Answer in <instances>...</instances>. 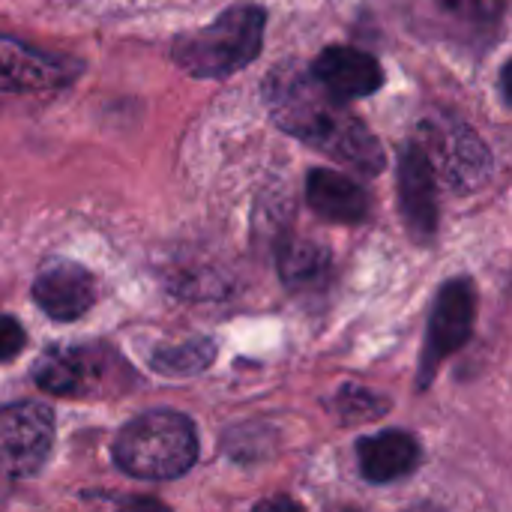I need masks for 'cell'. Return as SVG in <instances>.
I'll use <instances>...</instances> for the list:
<instances>
[{
  "instance_id": "cell-21",
  "label": "cell",
  "mask_w": 512,
  "mask_h": 512,
  "mask_svg": "<svg viewBox=\"0 0 512 512\" xmlns=\"http://www.w3.org/2000/svg\"><path fill=\"white\" fill-rule=\"evenodd\" d=\"M408 512H438V510H429V507H417V510H408Z\"/></svg>"
},
{
  "instance_id": "cell-17",
  "label": "cell",
  "mask_w": 512,
  "mask_h": 512,
  "mask_svg": "<svg viewBox=\"0 0 512 512\" xmlns=\"http://www.w3.org/2000/svg\"><path fill=\"white\" fill-rule=\"evenodd\" d=\"M447 15L471 27H492L504 15V0H435Z\"/></svg>"
},
{
  "instance_id": "cell-12",
  "label": "cell",
  "mask_w": 512,
  "mask_h": 512,
  "mask_svg": "<svg viewBox=\"0 0 512 512\" xmlns=\"http://www.w3.org/2000/svg\"><path fill=\"white\" fill-rule=\"evenodd\" d=\"M357 459L360 474L369 483L384 486L414 474L423 459V450L420 441L408 432H378L357 444Z\"/></svg>"
},
{
  "instance_id": "cell-5",
  "label": "cell",
  "mask_w": 512,
  "mask_h": 512,
  "mask_svg": "<svg viewBox=\"0 0 512 512\" xmlns=\"http://www.w3.org/2000/svg\"><path fill=\"white\" fill-rule=\"evenodd\" d=\"M435 174L456 192L477 189L492 171V153L471 126L456 117H429L417 138Z\"/></svg>"
},
{
  "instance_id": "cell-15",
  "label": "cell",
  "mask_w": 512,
  "mask_h": 512,
  "mask_svg": "<svg viewBox=\"0 0 512 512\" xmlns=\"http://www.w3.org/2000/svg\"><path fill=\"white\" fill-rule=\"evenodd\" d=\"M213 357H216V345L210 339H192V342H183L174 348L153 351L150 366L168 378H189V375L204 372L213 363Z\"/></svg>"
},
{
  "instance_id": "cell-16",
  "label": "cell",
  "mask_w": 512,
  "mask_h": 512,
  "mask_svg": "<svg viewBox=\"0 0 512 512\" xmlns=\"http://www.w3.org/2000/svg\"><path fill=\"white\" fill-rule=\"evenodd\" d=\"M387 408H390V402L372 390H363V387H342L339 390V414L348 423L378 420L387 414Z\"/></svg>"
},
{
  "instance_id": "cell-4",
  "label": "cell",
  "mask_w": 512,
  "mask_h": 512,
  "mask_svg": "<svg viewBox=\"0 0 512 512\" xmlns=\"http://www.w3.org/2000/svg\"><path fill=\"white\" fill-rule=\"evenodd\" d=\"M33 381L63 399H105L120 396L135 384L132 366L108 345H54L36 366Z\"/></svg>"
},
{
  "instance_id": "cell-20",
  "label": "cell",
  "mask_w": 512,
  "mask_h": 512,
  "mask_svg": "<svg viewBox=\"0 0 512 512\" xmlns=\"http://www.w3.org/2000/svg\"><path fill=\"white\" fill-rule=\"evenodd\" d=\"M117 512H171L162 501H156V498H132V501H126L123 507Z\"/></svg>"
},
{
  "instance_id": "cell-18",
  "label": "cell",
  "mask_w": 512,
  "mask_h": 512,
  "mask_svg": "<svg viewBox=\"0 0 512 512\" xmlns=\"http://www.w3.org/2000/svg\"><path fill=\"white\" fill-rule=\"evenodd\" d=\"M27 345V336H24V327L9 318V315H0V363H9L15 360Z\"/></svg>"
},
{
  "instance_id": "cell-19",
  "label": "cell",
  "mask_w": 512,
  "mask_h": 512,
  "mask_svg": "<svg viewBox=\"0 0 512 512\" xmlns=\"http://www.w3.org/2000/svg\"><path fill=\"white\" fill-rule=\"evenodd\" d=\"M252 512H306L297 501H291V498H267V501H261V504H255Z\"/></svg>"
},
{
  "instance_id": "cell-1",
  "label": "cell",
  "mask_w": 512,
  "mask_h": 512,
  "mask_svg": "<svg viewBox=\"0 0 512 512\" xmlns=\"http://www.w3.org/2000/svg\"><path fill=\"white\" fill-rule=\"evenodd\" d=\"M264 102L282 132L360 174L375 177L384 171L387 153L378 138L342 102H336L309 69L297 63L276 66L264 81Z\"/></svg>"
},
{
  "instance_id": "cell-13",
  "label": "cell",
  "mask_w": 512,
  "mask_h": 512,
  "mask_svg": "<svg viewBox=\"0 0 512 512\" xmlns=\"http://www.w3.org/2000/svg\"><path fill=\"white\" fill-rule=\"evenodd\" d=\"M306 201H309V207L321 219L339 222V225H357L369 213L366 192L351 177H345L342 171H333V168H315V171H309Z\"/></svg>"
},
{
  "instance_id": "cell-7",
  "label": "cell",
  "mask_w": 512,
  "mask_h": 512,
  "mask_svg": "<svg viewBox=\"0 0 512 512\" xmlns=\"http://www.w3.org/2000/svg\"><path fill=\"white\" fill-rule=\"evenodd\" d=\"M54 447V414L42 402L0 408V477L27 480L42 471Z\"/></svg>"
},
{
  "instance_id": "cell-3",
  "label": "cell",
  "mask_w": 512,
  "mask_h": 512,
  "mask_svg": "<svg viewBox=\"0 0 512 512\" xmlns=\"http://www.w3.org/2000/svg\"><path fill=\"white\" fill-rule=\"evenodd\" d=\"M267 12L261 6H234L210 27L174 39V63L195 78H225L249 66L264 45Z\"/></svg>"
},
{
  "instance_id": "cell-6",
  "label": "cell",
  "mask_w": 512,
  "mask_h": 512,
  "mask_svg": "<svg viewBox=\"0 0 512 512\" xmlns=\"http://www.w3.org/2000/svg\"><path fill=\"white\" fill-rule=\"evenodd\" d=\"M474 318H477V288L468 276H456L450 282L441 285L435 306H432V318H429V333H426V348H423V360H420V378L417 387L426 390L441 363L447 357H453L474 330Z\"/></svg>"
},
{
  "instance_id": "cell-2",
  "label": "cell",
  "mask_w": 512,
  "mask_h": 512,
  "mask_svg": "<svg viewBox=\"0 0 512 512\" xmlns=\"http://www.w3.org/2000/svg\"><path fill=\"white\" fill-rule=\"evenodd\" d=\"M111 456L135 480H177L198 459V435L177 411H147L117 432Z\"/></svg>"
},
{
  "instance_id": "cell-10",
  "label": "cell",
  "mask_w": 512,
  "mask_h": 512,
  "mask_svg": "<svg viewBox=\"0 0 512 512\" xmlns=\"http://www.w3.org/2000/svg\"><path fill=\"white\" fill-rule=\"evenodd\" d=\"M78 75V63L57 54H45L18 39L0 36V93H33L69 84Z\"/></svg>"
},
{
  "instance_id": "cell-8",
  "label": "cell",
  "mask_w": 512,
  "mask_h": 512,
  "mask_svg": "<svg viewBox=\"0 0 512 512\" xmlns=\"http://www.w3.org/2000/svg\"><path fill=\"white\" fill-rule=\"evenodd\" d=\"M309 75L336 99V102H351V99H363L372 96L384 87V69L381 63L360 48L351 45H330L324 48L312 66Z\"/></svg>"
},
{
  "instance_id": "cell-11",
  "label": "cell",
  "mask_w": 512,
  "mask_h": 512,
  "mask_svg": "<svg viewBox=\"0 0 512 512\" xmlns=\"http://www.w3.org/2000/svg\"><path fill=\"white\" fill-rule=\"evenodd\" d=\"M33 303L54 321H78L96 303V282L75 261H48L33 279Z\"/></svg>"
},
{
  "instance_id": "cell-9",
  "label": "cell",
  "mask_w": 512,
  "mask_h": 512,
  "mask_svg": "<svg viewBox=\"0 0 512 512\" xmlns=\"http://www.w3.org/2000/svg\"><path fill=\"white\" fill-rule=\"evenodd\" d=\"M399 201L402 216L417 243H432L438 231V180L417 141L399 153Z\"/></svg>"
},
{
  "instance_id": "cell-14",
  "label": "cell",
  "mask_w": 512,
  "mask_h": 512,
  "mask_svg": "<svg viewBox=\"0 0 512 512\" xmlns=\"http://www.w3.org/2000/svg\"><path fill=\"white\" fill-rule=\"evenodd\" d=\"M330 270V255L324 246L309 240H288L279 249V273L291 288L318 285Z\"/></svg>"
}]
</instances>
